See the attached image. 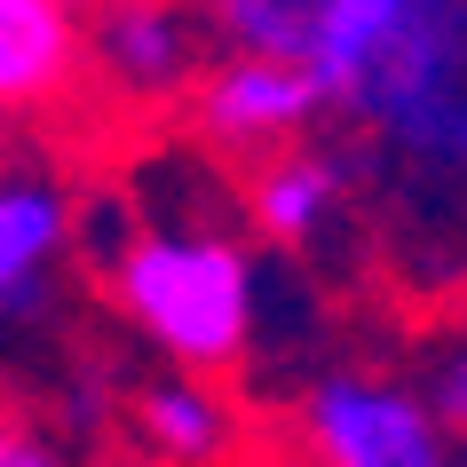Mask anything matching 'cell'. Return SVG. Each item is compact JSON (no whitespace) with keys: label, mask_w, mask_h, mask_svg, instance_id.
<instances>
[{"label":"cell","mask_w":467,"mask_h":467,"mask_svg":"<svg viewBox=\"0 0 467 467\" xmlns=\"http://www.w3.org/2000/svg\"><path fill=\"white\" fill-rule=\"evenodd\" d=\"M325 88L309 79V64H270V56H222L198 79V127L222 143H270L317 119Z\"/></svg>","instance_id":"4"},{"label":"cell","mask_w":467,"mask_h":467,"mask_svg":"<svg viewBox=\"0 0 467 467\" xmlns=\"http://www.w3.org/2000/svg\"><path fill=\"white\" fill-rule=\"evenodd\" d=\"M206 8L230 56H270V64H309L333 16V0H206Z\"/></svg>","instance_id":"8"},{"label":"cell","mask_w":467,"mask_h":467,"mask_svg":"<svg viewBox=\"0 0 467 467\" xmlns=\"http://www.w3.org/2000/svg\"><path fill=\"white\" fill-rule=\"evenodd\" d=\"M412 0H333V16H325V40L309 56V79L325 88V103L348 96V79L365 72V56L389 40V25L404 16Z\"/></svg>","instance_id":"11"},{"label":"cell","mask_w":467,"mask_h":467,"mask_svg":"<svg viewBox=\"0 0 467 467\" xmlns=\"http://www.w3.org/2000/svg\"><path fill=\"white\" fill-rule=\"evenodd\" d=\"M79 64V16L64 0H0V111L48 103Z\"/></svg>","instance_id":"6"},{"label":"cell","mask_w":467,"mask_h":467,"mask_svg":"<svg viewBox=\"0 0 467 467\" xmlns=\"http://www.w3.org/2000/svg\"><path fill=\"white\" fill-rule=\"evenodd\" d=\"M428 412H436V428L467 436V357H451V365L436 372V396H428Z\"/></svg>","instance_id":"14"},{"label":"cell","mask_w":467,"mask_h":467,"mask_svg":"<svg viewBox=\"0 0 467 467\" xmlns=\"http://www.w3.org/2000/svg\"><path fill=\"white\" fill-rule=\"evenodd\" d=\"M135 420H143V436L159 443L167 460H182V467L214 460L222 443H230V412H222L198 380H150V389L135 396Z\"/></svg>","instance_id":"9"},{"label":"cell","mask_w":467,"mask_h":467,"mask_svg":"<svg viewBox=\"0 0 467 467\" xmlns=\"http://www.w3.org/2000/svg\"><path fill=\"white\" fill-rule=\"evenodd\" d=\"M301 420H309V443L325 467H451L436 412L389 380H365V372L317 380Z\"/></svg>","instance_id":"3"},{"label":"cell","mask_w":467,"mask_h":467,"mask_svg":"<svg viewBox=\"0 0 467 467\" xmlns=\"http://www.w3.org/2000/svg\"><path fill=\"white\" fill-rule=\"evenodd\" d=\"M467 88V0H412L389 25V40L365 56V72L348 79V111L380 135L428 111V103L460 96Z\"/></svg>","instance_id":"2"},{"label":"cell","mask_w":467,"mask_h":467,"mask_svg":"<svg viewBox=\"0 0 467 467\" xmlns=\"http://www.w3.org/2000/svg\"><path fill=\"white\" fill-rule=\"evenodd\" d=\"M389 143L412 150L420 167H436V174H467V88L443 96V103H428V111H412Z\"/></svg>","instance_id":"12"},{"label":"cell","mask_w":467,"mask_h":467,"mask_svg":"<svg viewBox=\"0 0 467 467\" xmlns=\"http://www.w3.org/2000/svg\"><path fill=\"white\" fill-rule=\"evenodd\" d=\"M333 198H341V167L294 150V159H277V167L254 182V222L270 230L277 246H301V238L333 214Z\"/></svg>","instance_id":"10"},{"label":"cell","mask_w":467,"mask_h":467,"mask_svg":"<svg viewBox=\"0 0 467 467\" xmlns=\"http://www.w3.org/2000/svg\"><path fill=\"white\" fill-rule=\"evenodd\" d=\"M0 467H64V451H56L48 436H32L25 420L0 412Z\"/></svg>","instance_id":"13"},{"label":"cell","mask_w":467,"mask_h":467,"mask_svg":"<svg viewBox=\"0 0 467 467\" xmlns=\"http://www.w3.org/2000/svg\"><path fill=\"white\" fill-rule=\"evenodd\" d=\"M111 294L174 365H230L254 333V270L230 238L206 230H143L111 262Z\"/></svg>","instance_id":"1"},{"label":"cell","mask_w":467,"mask_h":467,"mask_svg":"<svg viewBox=\"0 0 467 467\" xmlns=\"http://www.w3.org/2000/svg\"><path fill=\"white\" fill-rule=\"evenodd\" d=\"M88 32H96L103 72L127 96H167V88L191 79V25H182L174 0H103L88 16Z\"/></svg>","instance_id":"5"},{"label":"cell","mask_w":467,"mask_h":467,"mask_svg":"<svg viewBox=\"0 0 467 467\" xmlns=\"http://www.w3.org/2000/svg\"><path fill=\"white\" fill-rule=\"evenodd\" d=\"M64 8H72V16H79V8H103V0H64Z\"/></svg>","instance_id":"15"},{"label":"cell","mask_w":467,"mask_h":467,"mask_svg":"<svg viewBox=\"0 0 467 467\" xmlns=\"http://www.w3.org/2000/svg\"><path fill=\"white\" fill-rule=\"evenodd\" d=\"M72 230V206L48 182H0V301H25Z\"/></svg>","instance_id":"7"}]
</instances>
